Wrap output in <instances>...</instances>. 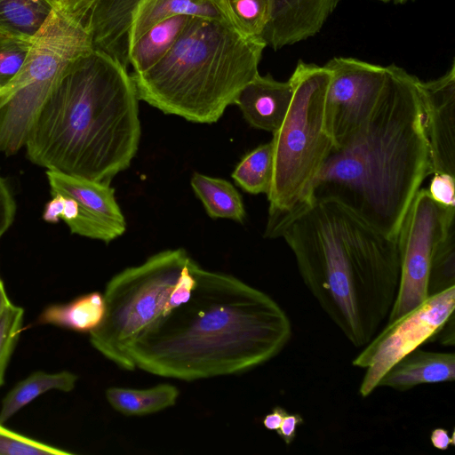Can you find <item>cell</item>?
Returning a JSON list of instances; mask_svg holds the SVG:
<instances>
[{"label":"cell","instance_id":"34","mask_svg":"<svg viewBox=\"0 0 455 455\" xmlns=\"http://www.w3.org/2000/svg\"><path fill=\"white\" fill-rule=\"evenodd\" d=\"M53 8L74 16L83 21L86 9L92 0H49Z\"/></svg>","mask_w":455,"mask_h":455},{"label":"cell","instance_id":"30","mask_svg":"<svg viewBox=\"0 0 455 455\" xmlns=\"http://www.w3.org/2000/svg\"><path fill=\"white\" fill-rule=\"evenodd\" d=\"M73 452L12 431L0 423V455H70Z\"/></svg>","mask_w":455,"mask_h":455},{"label":"cell","instance_id":"40","mask_svg":"<svg viewBox=\"0 0 455 455\" xmlns=\"http://www.w3.org/2000/svg\"><path fill=\"white\" fill-rule=\"evenodd\" d=\"M379 1H382V2H396V3H403V2H405L407 0H379Z\"/></svg>","mask_w":455,"mask_h":455},{"label":"cell","instance_id":"10","mask_svg":"<svg viewBox=\"0 0 455 455\" xmlns=\"http://www.w3.org/2000/svg\"><path fill=\"white\" fill-rule=\"evenodd\" d=\"M454 308L455 286H452L427 297L375 335L352 362L354 366L366 370L359 387L361 396L370 395L397 362L431 340L454 313Z\"/></svg>","mask_w":455,"mask_h":455},{"label":"cell","instance_id":"14","mask_svg":"<svg viewBox=\"0 0 455 455\" xmlns=\"http://www.w3.org/2000/svg\"><path fill=\"white\" fill-rule=\"evenodd\" d=\"M341 0H272L271 17L263 36L274 50L315 36Z\"/></svg>","mask_w":455,"mask_h":455},{"label":"cell","instance_id":"35","mask_svg":"<svg viewBox=\"0 0 455 455\" xmlns=\"http://www.w3.org/2000/svg\"><path fill=\"white\" fill-rule=\"evenodd\" d=\"M65 197L60 194L52 195V199L44 206L43 220L51 224L59 223L64 209Z\"/></svg>","mask_w":455,"mask_h":455},{"label":"cell","instance_id":"3","mask_svg":"<svg viewBox=\"0 0 455 455\" xmlns=\"http://www.w3.org/2000/svg\"><path fill=\"white\" fill-rule=\"evenodd\" d=\"M300 276L355 347L388 316L400 279L397 241L333 201L313 202L283 229Z\"/></svg>","mask_w":455,"mask_h":455},{"label":"cell","instance_id":"32","mask_svg":"<svg viewBox=\"0 0 455 455\" xmlns=\"http://www.w3.org/2000/svg\"><path fill=\"white\" fill-rule=\"evenodd\" d=\"M16 204L6 180L0 175V237L14 220Z\"/></svg>","mask_w":455,"mask_h":455},{"label":"cell","instance_id":"28","mask_svg":"<svg viewBox=\"0 0 455 455\" xmlns=\"http://www.w3.org/2000/svg\"><path fill=\"white\" fill-rule=\"evenodd\" d=\"M24 309L8 304L0 314V387L4 383L5 371L21 334Z\"/></svg>","mask_w":455,"mask_h":455},{"label":"cell","instance_id":"37","mask_svg":"<svg viewBox=\"0 0 455 455\" xmlns=\"http://www.w3.org/2000/svg\"><path fill=\"white\" fill-rule=\"evenodd\" d=\"M435 339H438L442 344L448 346L454 345V313L449 317L431 340Z\"/></svg>","mask_w":455,"mask_h":455},{"label":"cell","instance_id":"16","mask_svg":"<svg viewBox=\"0 0 455 455\" xmlns=\"http://www.w3.org/2000/svg\"><path fill=\"white\" fill-rule=\"evenodd\" d=\"M293 95L290 79L275 80L259 73L239 92L235 103L252 127L274 133L282 125Z\"/></svg>","mask_w":455,"mask_h":455},{"label":"cell","instance_id":"5","mask_svg":"<svg viewBox=\"0 0 455 455\" xmlns=\"http://www.w3.org/2000/svg\"><path fill=\"white\" fill-rule=\"evenodd\" d=\"M266 46L228 21L192 17L160 61L132 75L139 100L164 114L213 124L259 74Z\"/></svg>","mask_w":455,"mask_h":455},{"label":"cell","instance_id":"9","mask_svg":"<svg viewBox=\"0 0 455 455\" xmlns=\"http://www.w3.org/2000/svg\"><path fill=\"white\" fill-rule=\"evenodd\" d=\"M452 227H455V207L443 206L431 197L427 189H419L408 208L396 238L400 279L387 323L427 299L435 248Z\"/></svg>","mask_w":455,"mask_h":455},{"label":"cell","instance_id":"25","mask_svg":"<svg viewBox=\"0 0 455 455\" xmlns=\"http://www.w3.org/2000/svg\"><path fill=\"white\" fill-rule=\"evenodd\" d=\"M274 173L272 142L258 146L235 166L231 177L247 193L266 194L270 190Z\"/></svg>","mask_w":455,"mask_h":455},{"label":"cell","instance_id":"36","mask_svg":"<svg viewBox=\"0 0 455 455\" xmlns=\"http://www.w3.org/2000/svg\"><path fill=\"white\" fill-rule=\"evenodd\" d=\"M430 442L434 448L445 451L450 445H454V433L450 435L446 429L442 427L435 428L431 432Z\"/></svg>","mask_w":455,"mask_h":455},{"label":"cell","instance_id":"15","mask_svg":"<svg viewBox=\"0 0 455 455\" xmlns=\"http://www.w3.org/2000/svg\"><path fill=\"white\" fill-rule=\"evenodd\" d=\"M142 0H92L83 23L94 49L128 62V34L132 16Z\"/></svg>","mask_w":455,"mask_h":455},{"label":"cell","instance_id":"39","mask_svg":"<svg viewBox=\"0 0 455 455\" xmlns=\"http://www.w3.org/2000/svg\"><path fill=\"white\" fill-rule=\"evenodd\" d=\"M11 303L9 299L4 283L0 277V314L4 309V307Z\"/></svg>","mask_w":455,"mask_h":455},{"label":"cell","instance_id":"33","mask_svg":"<svg viewBox=\"0 0 455 455\" xmlns=\"http://www.w3.org/2000/svg\"><path fill=\"white\" fill-rule=\"evenodd\" d=\"M304 420L299 413H289L284 416L276 434L283 439L285 444L290 445L297 435L298 427Z\"/></svg>","mask_w":455,"mask_h":455},{"label":"cell","instance_id":"26","mask_svg":"<svg viewBox=\"0 0 455 455\" xmlns=\"http://www.w3.org/2000/svg\"><path fill=\"white\" fill-rule=\"evenodd\" d=\"M231 25L243 35L262 37L271 17L272 0H224Z\"/></svg>","mask_w":455,"mask_h":455},{"label":"cell","instance_id":"6","mask_svg":"<svg viewBox=\"0 0 455 455\" xmlns=\"http://www.w3.org/2000/svg\"><path fill=\"white\" fill-rule=\"evenodd\" d=\"M324 66L299 60L289 78L290 108L271 140L274 173L264 236L280 238L284 227L310 204L313 184L334 148L325 127L324 104L331 80Z\"/></svg>","mask_w":455,"mask_h":455},{"label":"cell","instance_id":"31","mask_svg":"<svg viewBox=\"0 0 455 455\" xmlns=\"http://www.w3.org/2000/svg\"><path fill=\"white\" fill-rule=\"evenodd\" d=\"M428 193L438 204L455 207V177L445 173H434Z\"/></svg>","mask_w":455,"mask_h":455},{"label":"cell","instance_id":"2","mask_svg":"<svg viewBox=\"0 0 455 455\" xmlns=\"http://www.w3.org/2000/svg\"><path fill=\"white\" fill-rule=\"evenodd\" d=\"M387 68L377 105L361 127L330 152L313 184L310 204L336 202L396 240L433 167L420 80L395 64Z\"/></svg>","mask_w":455,"mask_h":455},{"label":"cell","instance_id":"29","mask_svg":"<svg viewBox=\"0 0 455 455\" xmlns=\"http://www.w3.org/2000/svg\"><path fill=\"white\" fill-rule=\"evenodd\" d=\"M33 39L0 33V86L6 85L18 74L30 51Z\"/></svg>","mask_w":455,"mask_h":455},{"label":"cell","instance_id":"19","mask_svg":"<svg viewBox=\"0 0 455 455\" xmlns=\"http://www.w3.org/2000/svg\"><path fill=\"white\" fill-rule=\"evenodd\" d=\"M191 19L188 15L172 16L147 30L128 50L132 74L145 72L160 61L179 40Z\"/></svg>","mask_w":455,"mask_h":455},{"label":"cell","instance_id":"21","mask_svg":"<svg viewBox=\"0 0 455 455\" xmlns=\"http://www.w3.org/2000/svg\"><path fill=\"white\" fill-rule=\"evenodd\" d=\"M77 375L68 371L47 373L37 371L18 382L4 396L0 409V423L9 420L41 395L52 391L70 392L75 388Z\"/></svg>","mask_w":455,"mask_h":455},{"label":"cell","instance_id":"11","mask_svg":"<svg viewBox=\"0 0 455 455\" xmlns=\"http://www.w3.org/2000/svg\"><path fill=\"white\" fill-rule=\"evenodd\" d=\"M324 67L331 74L325 96V127L338 148L374 109L387 83V68L351 57H333Z\"/></svg>","mask_w":455,"mask_h":455},{"label":"cell","instance_id":"22","mask_svg":"<svg viewBox=\"0 0 455 455\" xmlns=\"http://www.w3.org/2000/svg\"><path fill=\"white\" fill-rule=\"evenodd\" d=\"M191 187L212 219L243 222L246 212L237 189L228 180L195 172Z\"/></svg>","mask_w":455,"mask_h":455},{"label":"cell","instance_id":"13","mask_svg":"<svg viewBox=\"0 0 455 455\" xmlns=\"http://www.w3.org/2000/svg\"><path fill=\"white\" fill-rule=\"evenodd\" d=\"M419 88L433 174L455 177V61L442 76L420 80Z\"/></svg>","mask_w":455,"mask_h":455},{"label":"cell","instance_id":"18","mask_svg":"<svg viewBox=\"0 0 455 455\" xmlns=\"http://www.w3.org/2000/svg\"><path fill=\"white\" fill-rule=\"evenodd\" d=\"M175 15L225 20L230 23L224 0H142L132 16L128 50L155 24Z\"/></svg>","mask_w":455,"mask_h":455},{"label":"cell","instance_id":"17","mask_svg":"<svg viewBox=\"0 0 455 455\" xmlns=\"http://www.w3.org/2000/svg\"><path fill=\"white\" fill-rule=\"evenodd\" d=\"M455 379L454 353L425 351L419 348L397 362L380 379L379 387L408 391L423 384Z\"/></svg>","mask_w":455,"mask_h":455},{"label":"cell","instance_id":"7","mask_svg":"<svg viewBox=\"0 0 455 455\" xmlns=\"http://www.w3.org/2000/svg\"><path fill=\"white\" fill-rule=\"evenodd\" d=\"M200 269L188 253L179 248L160 251L141 265L116 275L103 293L104 319L90 332L92 347L128 371L126 347L190 299Z\"/></svg>","mask_w":455,"mask_h":455},{"label":"cell","instance_id":"12","mask_svg":"<svg viewBox=\"0 0 455 455\" xmlns=\"http://www.w3.org/2000/svg\"><path fill=\"white\" fill-rule=\"evenodd\" d=\"M46 176L51 195L72 197L79 205V219L69 228L72 234L108 243L125 232V219L110 184L52 170Z\"/></svg>","mask_w":455,"mask_h":455},{"label":"cell","instance_id":"20","mask_svg":"<svg viewBox=\"0 0 455 455\" xmlns=\"http://www.w3.org/2000/svg\"><path fill=\"white\" fill-rule=\"evenodd\" d=\"M106 313L102 293L92 291L67 303L47 306L36 320V324H50L78 331L91 332L100 325Z\"/></svg>","mask_w":455,"mask_h":455},{"label":"cell","instance_id":"27","mask_svg":"<svg viewBox=\"0 0 455 455\" xmlns=\"http://www.w3.org/2000/svg\"><path fill=\"white\" fill-rule=\"evenodd\" d=\"M455 286V228L435 248L428 279V297Z\"/></svg>","mask_w":455,"mask_h":455},{"label":"cell","instance_id":"1","mask_svg":"<svg viewBox=\"0 0 455 455\" xmlns=\"http://www.w3.org/2000/svg\"><path fill=\"white\" fill-rule=\"evenodd\" d=\"M291 337V321L271 297L201 268L190 299L135 338L125 356L129 371L191 381L257 367Z\"/></svg>","mask_w":455,"mask_h":455},{"label":"cell","instance_id":"24","mask_svg":"<svg viewBox=\"0 0 455 455\" xmlns=\"http://www.w3.org/2000/svg\"><path fill=\"white\" fill-rule=\"evenodd\" d=\"M53 10L49 0H0V33L32 40Z\"/></svg>","mask_w":455,"mask_h":455},{"label":"cell","instance_id":"8","mask_svg":"<svg viewBox=\"0 0 455 455\" xmlns=\"http://www.w3.org/2000/svg\"><path fill=\"white\" fill-rule=\"evenodd\" d=\"M93 49L83 21L53 10L13 79L0 89V153L25 147L33 124L72 63Z\"/></svg>","mask_w":455,"mask_h":455},{"label":"cell","instance_id":"23","mask_svg":"<svg viewBox=\"0 0 455 455\" xmlns=\"http://www.w3.org/2000/svg\"><path fill=\"white\" fill-rule=\"evenodd\" d=\"M179 394V389L170 384H160L147 389L112 387L106 390V398L120 413L140 416L174 405Z\"/></svg>","mask_w":455,"mask_h":455},{"label":"cell","instance_id":"4","mask_svg":"<svg viewBox=\"0 0 455 455\" xmlns=\"http://www.w3.org/2000/svg\"><path fill=\"white\" fill-rule=\"evenodd\" d=\"M138 102L127 67L93 48L72 63L40 109L25 144L28 159L110 184L137 153Z\"/></svg>","mask_w":455,"mask_h":455},{"label":"cell","instance_id":"38","mask_svg":"<svg viewBox=\"0 0 455 455\" xmlns=\"http://www.w3.org/2000/svg\"><path fill=\"white\" fill-rule=\"evenodd\" d=\"M287 412L281 406L274 407L272 411L264 417L262 420L263 426L268 430L276 431Z\"/></svg>","mask_w":455,"mask_h":455},{"label":"cell","instance_id":"41","mask_svg":"<svg viewBox=\"0 0 455 455\" xmlns=\"http://www.w3.org/2000/svg\"><path fill=\"white\" fill-rule=\"evenodd\" d=\"M2 88V86H0V89Z\"/></svg>","mask_w":455,"mask_h":455}]
</instances>
